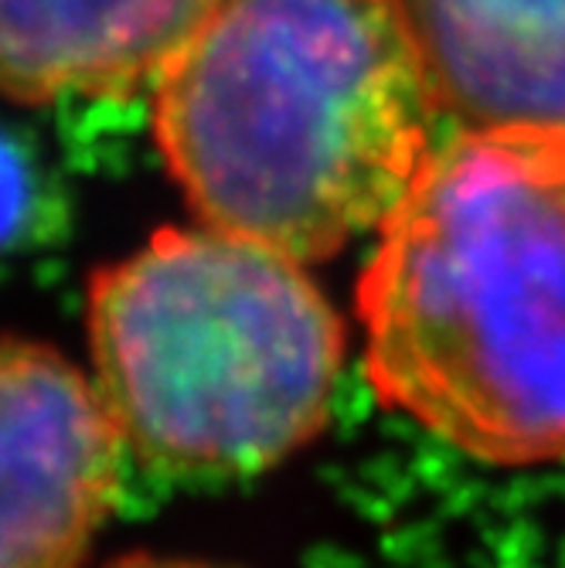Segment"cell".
<instances>
[{
  "mask_svg": "<svg viewBox=\"0 0 565 568\" xmlns=\"http://www.w3.org/2000/svg\"><path fill=\"white\" fill-rule=\"evenodd\" d=\"M38 171L24 143L0 126V252H11L24 242L31 222L38 219Z\"/></svg>",
  "mask_w": 565,
  "mask_h": 568,
  "instance_id": "cell-7",
  "label": "cell"
},
{
  "mask_svg": "<svg viewBox=\"0 0 565 568\" xmlns=\"http://www.w3.org/2000/svg\"><path fill=\"white\" fill-rule=\"evenodd\" d=\"M123 449L89 372L48 344L0 341V568H82Z\"/></svg>",
  "mask_w": 565,
  "mask_h": 568,
  "instance_id": "cell-4",
  "label": "cell"
},
{
  "mask_svg": "<svg viewBox=\"0 0 565 568\" xmlns=\"http://www.w3.org/2000/svg\"><path fill=\"white\" fill-rule=\"evenodd\" d=\"M215 0H0V95L48 102L158 82Z\"/></svg>",
  "mask_w": 565,
  "mask_h": 568,
  "instance_id": "cell-5",
  "label": "cell"
},
{
  "mask_svg": "<svg viewBox=\"0 0 565 568\" xmlns=\"http://www.w3.org/2000/svg\"><path fill=\"white\" fill-rule=\"evenodd\" d=\"M153 85L194 215L303 266L385 222L443 113L408 0H215Z\"/></svg>",
  "mask_w": 565,
  "mask_h": 568,
  "instance_id": "cell-1",
  "label": "cell"
},
{
  "mask_svg": "<svg viewBox=\"0 0 565 568\" xmlns=\"http://www.w3.org/2000/svg\"><path fill=\"white\" fill-rule=\"evenodd\" d=\"M92 385L168 477H245L314 443L344 321L303 263L215 229H164L89 286Z\"/></svg>",
  "mask_w": 565,
  "mask_h": 568,
  "instance_id": "cell-3",
  "label": "cell"
},
{
  "mask_svg": "<svg viewBox=\"0 0 565 568\" xmlns=\"http://www.w3.org/2000/svg\"><path fill=\"white\" fill-rule=\"evenodd\" d=\"M375 235V398L477 463H565V126H464Z\"/></svg>",
  "mask_w": 565,
  "mask_h": 568,
  "instance_id": "cell-2",
  "label": "cell"
},
{
  "mask_svg": "<svg viewBox=\"0 0 565 568\" xmlns=\"http://www.w3.org/2000/svg\"><path fill=\"white\" fill-rule=\"evenodd\" d=\"M443 113L565 126V0H408Z\"/></svg>",
  "mask_w": 565,
  "mask_h": 568,
  "instance_id": "cell-6",
  "label": "cell"
},
{
  "mask_svg": "<svg viewBox=\"0 0 565 568\" xmlns=\"http://www.w3.org/2000/svg\"><path fill=\"white\" fill-rule=\"evenodd\" d=\"M107 568H235V565L204 561V558H178V555H150V551H137V555H123V558L110 561Z\"/></svg>",
  "mask_w": 565,
  "mask_h": 568,
  "instance_id": "cell-8",
  "label": "cell"
}]
</instances>
